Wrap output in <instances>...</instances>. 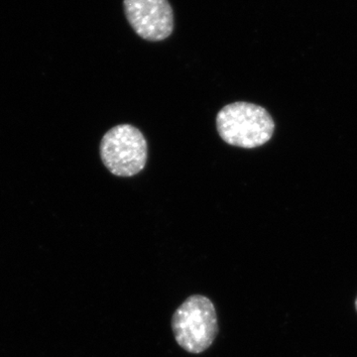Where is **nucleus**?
<instances>
[{"label": "nucleus", "mask_w": 357, "mask_h": 357, "mask_svg": "<svg viewBox=\"0 0 357 357\" xmlns=\"http://www.w3.org/2000/svg\"><path fill=\"white\" fill-rule=\"evenodd\" d=\"M172 330L184 351L199 354L210 349L218 333L215 305L203 295L190 296L174 312Z\"/></svg>", "instance_id": "nucleus-2"}, {"label": "nucleus", "mask_w": 357, "mask_h": 357, "mask_svg": "<svg viewBox=\"0 0 357 357\" xmlns=\"http://www.w3.org/2000/svg\"><path fill=\"white\" fill-rule=\"evenodd\" d=\"M217 128L227 144L253 149L271 139L275 123L271 115L262 107L239 102L220 109L217 115Z\"/></svg>", "instance_id": "nucleus-1"}, {"label": "nucleus", "mask_w": 357, "mask_h": 357, "mask_svg": "<svg viewBox=\"0 0 357 357\" xmlns=\"http://www.w3.org/2000/svg\"><path fill=\"white\" fill-rule=\"evenodd\" d=\"M126 20L146 41L160 42L174 31V11L169 0H123Z\"/></svg>", "instance_id": "nucleus-4"}, {"label": "nucleus", "mask_w": 357, "mask_h": 357, "mask_svg": "<svg viewBox=\"0 0 357 357\" xmlns=\"http://www.w3.org/2000/svg\"><path fill=\"white\" fill-rule=\"evenodd\" d=\"M147 141L139 129L129 124L114 126L103 135L100 157L110 173L132 177L146 165Z\"/></svg>", "instance_id": "nucleus-3"}, {"label": "nucleus", "mask_w": 357, "mask_h": 357, "mask_svg": "<svg viewBox=\"0 0 357 357\" xmlns=\"http://www.w3.org/2000/svg\"><path fill=\"white\" fill-rule=\"evenodd\" d=\"M356 311H357V298H356Z\"/></svg>", "instance_id": "nucleus-5"}]
</instances>
